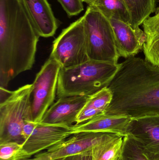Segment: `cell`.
I'll use <instances>...</instances> for the list:
<instances>
[{"mask_svg": "<svg viewBox=\"0 0 159 160\" xmlns=\"http://www.w3.org/2000/svg\"><path fill=\"white\" fill-rule=\"evenodd\" d=\"M119 64L108 87L113 99L103 114L132 118L159 115V66L135 56Z\"/></svg>", "mask_w": 159, "mask_h": 160, "instance_id": "6da1fadb", "label": "cell"}, {"mask_svg": "<svg viewBox=\"0 0 159 160\" xmlns=\"http://www.w3.org/2000/svg\"><path fill=\"white\" fill-rule=\"evenodd\" d=\"M39 37L21 0H0V87L31 69Z\"/></svg>", "mask_w": 159, "mask_h": 160, "instance_id": "7a4b0ae2", "label": "cell"}, {"mask_svg": "<svg viewBox=\"0 0 159 160\" xmlns=\"http://www.w3.org/2000/svg\"><path fill=\"white\" fill-rule=\"evenodd\" d=\"M120 64L89 60L70 68H61L57 86L58 98L71 96L90 97L108 87Z\"/></svg>", "mask_w": 159, "mask_h": 160, "instance_id": "3957f363", "label": "cell"}, {"mask_svg": "<svg viewBox=\"0 0 159 160\" xmlns=\"http://www.w3.org/2000/svg\"><path fill=\"white\" fill-rule=\"evenodd\" d=\"M84 16L89 60L118 63L120 57L110 20L99 9L91 5L88 6Z\"/></svg>", "mask_w": 159, "mask_h": 160, "instance_id": "277c9868", "label": "cell"}, {"mask_svg": "<svg viewBox=\"0 0 159 160\" xmlns=\"http://www.w3.org/2000/svg\"><path fill=\"white\" fill-rule=\"evenodd\" d=\"M32 86L27 84L19 88L0 103V144L24 143L23 128L27 121L32 122L30 100Z\"/></svg>", "mask_w": 159, "mask_h": 160, "instance_id": "5b68a950", "label": "cell"}, {"mask_svg": "<svg viewBox=\"0 0 159 160\" xmlns=\"http://www.w3.org/2000/svg\"><path fill=\"white\" fill-rule=\"evenodd\" d=\"M50 57L58 62L63 69L76 66L89 60L84 16L63 29L55 39Z\"/></svg>", "mask_w": 159, "mask_h": 160, "instance_id": "8992f818", "label": "cell"}, {"mask_svg": "<svg viewBox=\"0 0 159 160\" xmlns=\"http://www.w3.org/2000/svg\"><path fill=\"white\" fill-rule=\"evenodd\" d=\"M61 69L58 63L49 57L36 74L32 84L30 97L32 122H41L45 113L53 104Z\"/></svg>", "mask_w": 159, "mask_h": 160, "instance_id": "52a82bcc", "label": "cell"}, {"mask_svg": "<svg viewBox=\"0 0 159 160\" xmlns=\"http://www.w3.org/2000/svg\"><path fill=\"white\" fill-rule=\"evenodd\" d=\"M118 136L119 135L106 132L74 133L70 138L50 148L47 151L35 155L34 158L24 160H53L84 154L91 151L102 143Z\"/></svg>", "mask_w": 159, "mask_h": 160, "instance_id": "ba28073f", "label": "cell"}, {"mask_svg": "<svg viewBox=\"0 0 159 160\" xmlns=\"http://www.w3.org/2000/svg\"><path fill=\"white\" fill-rule=\"evenodd\" d=\"M71 127L27 121L22 131L23 148L35 156L65 141L72 134Z\"/></svg>", "mask_w": 159, "mask_h": 160, "instance_id": "9c48e42d", "label": "cell"}, {"mask_svg": "<svg viewBox=\"0 0 159 160\" xmlns=\"http://www.w3.org/2000/svg\"><path fill=\"white\" fill-rule=\"evenodd\" d=\"M128 135L147 159L159 160V115L132 118Z\"/></svg>", "mask_w": 159, "mask_h": 160, "instance_id": "30bf717a", "label": "cell"}, {"mask_svg": "<svg viewBox=\"0 0 159 160\" xmlns=\"http://www.w3.org/2000/svg\"><path fill=\"white\" fill-rule=\"evenodd\" d=\"M88 97L71 96L58 98L45 113L40 122L68 127L74 126Z\"/></svg>", "mask_w": 159, "mask_h": 160, "instance_id": "8fae6325", "label": "cell"}, {"mask_svg": "<svg viewBox=\"0 0 159 160\" xmlns=\"http://www.w3.org/2000/svg\"><path fill=\"white\" fill-rule=\"evenodd\" d=\"M115 32L117 49L119 57L128 59L143 50L146 37L139 28L134 29L129 23L115 18L110 19Z\"/></svg>", "mask_w": 159, "mask_h": 160, "instance_id": "7c38bea8", "label": "cell"}, {"mask_svg": "<svg viewBox=\"0 0 159 160\" xmlns=\"http://www.w3.org/2000/svg\"><path fill=\"white\" fill-rule=\"evenodd\" d=\"M132 118L127 116L101 114L85 123L72 126V134L81 132H106L125 137L128 135Z\"/></svg>", "mask_w": 159, "mask_h": 160, "instance_id": "4fadbf2b", "label": "cell"}, {"mask_svg": "<svg viewBox=\"0 0 159 160\" xmlns=\"http://www.w3.org/2000/svg\"><path fill=\"white\" fill-rule=\"evenodd\" d=\"M40 37L53 36L58 22L47 0H21Z\"/></svg>", "mask_w": 159, "mask_h": 160, "instance_id": "5bb4252c", "label": "cell"}, {"mask_svg": "<svg viewBox=\"0 0 159 160\" xmlns=\"http://www.w3.org/2000/svg\"><path fill=\"white\" fill-rule=\"evenodd\" d=\"M143 25L146 37L143 48L145 60L159 66V12L148 17Z\"/></svg>", "mask_w": 159, "mask_h": 160, "instance_id": "9a60e30c", "label": "cell"}, {"mask_svg": "<svg viewBox=\"0 0 159 160\" xmlns=\"http://www.w3.org/2000/svg\"><path fill=\"white\" fill-rule=\"evenodd\" d=\"M113 99V93L105 87L88 97L85 106L77 116L75 125L85 123L90 119L103 114Z\"/></svg>", "mask_w": 159, "mask_h": 160, "instance_id": "2e32d148", "label": "cell"}, {"mask_svg": "<svg viewBox=\"0 0 159 160\" xmlns=\"http://www.w3.org/2000/svg\"><path fill=\"white\" fill-rule=\"evenodd\" d=\"M129 13L130 25L134 29L140 28L156 8V0H124Z\"/></svg>", "mask_w": 159, "mask_h": 160, "instance_id": "e0dca14e", "label": "cell"}, {"mask_svg": "<svg viewBox=\"0 0 159 160\" xmlns=\"http://www.w3.org/2000/svg\"><path fill=\"white\" fill-rule=\"evenodd\" d=\"M124 137L118 136L105 141L92 150V160H119L122 155Z\"/></svg>", "mask_w": 159, "mask_h": 160, "instance_id": "ac0fdd59", "label": "cell"}, {"mask_svg": "<svg viewBox=\"0 0 159 160\" xmlns=\"http://www.w3.org/2000/svg\"><path fill=\"white\" fill-rule=\"evenodd\" d=\"M90 5L99 9L109 19L116 18L130 24L129 13L124 0H94Z\"/></svg>", "mask_w": 159, "mask_h": 160, "instance_id": "d6986e66", "label": "cell"}, {"mask_svg": "<svg viewBox=\"0 0 159 160\" xmlns=\"http://www.w3.org/2000/svg\"><path fill=\"white\" fill-rule=\"evenodd\" d=\"M31 158L22 144L16 142L0 144V160H24Z\"/></svg>", "mask_w": 159, "mask_h": 160, "instance_id": "ffe728a7", "label": "cell"}, {"mask_svg": "<svg viewBox=\"0 0 159 160\" xmlns=\"http://www.w3.org/2000/svg\"><path fill=\"white\" fill-rule=\"evenodd\" d=\"M122 160H148L143 155L134 140L129 135L124 137Z\"/></svg>", "mask_w": 159, "mask_h": 160, "instance_id": "44dd1931", "label": "cell"}, {"mask_svg": "<svg viewBox=\"0 0 159 160\" xmlns=\"http://www.w3.org/2000/svg\"><path fill=\"white\" fill-rule=\"evenodd\" d=\"M69 17L77 16L84 9L82 0H58Z\"/></svg>", "mask_w": 159, "mask_h": 160, "instance_id": "7402d4cb", "label": "cell"}, {"mask_svg": "<svg viewBox=\"0 0 159 160\" xmlns=\"http://www.w3.org/2000/svg\"><path fill=\"white\" fill-rule=\"evenodd\" d=\"M53 160H92V150L84 154L65 157Z\"/></svg>", "mask_w": 159, "mask_h": 160, "instance_id": "603a6c76", "label": "cell"}, {"mask_svg": "<svg viewBox=\"0 0 159 160\" xmlns=\"http://www.w3.org/2000/svg\"><path fill=\"white\" fill-rule=\"evenodd\" d=\"M82 1H83V2L87 3L89 5H91L93 3L94 0H82Z\"/></svg>", "mask_w": 159, "mask_h": 160, "instance_id": "cb8c5ba5", "label": "cell"}, {"mask_svg": "<svg viewBox=\"0 0 159 160\" xmlns=\"http://www.w3.org/2000/svg\"><path fill=\"white\" fill-rule=\"evenodd\" d=\"M119 160H122V159H121V158H120V159H119Z\"/></svg>", "mask_w": 159, "mask_h": 160, "instance_id": "d4e9b609", "label": "cell"}]
</instances>
